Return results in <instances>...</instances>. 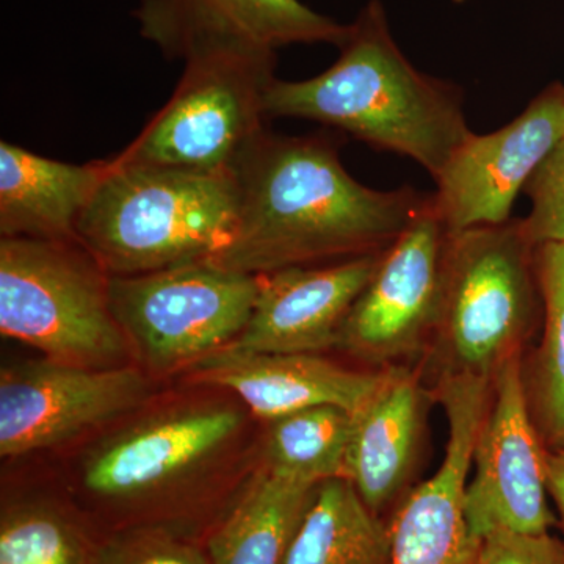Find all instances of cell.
<instances>
[{
    "label": "cell",
    "mask_w": 564,
    "mask_h": 564,
    "mask_svg": "<svg viewBox=\"0 0 564 564\" xmlns=\"http://www.w3.org/2000/svg\"><path fill=\"white\" fill-rule=\"evenodd\" d=\"M239 214L212 262L262 276L381 254L425 206L413 187L375 191L350 176L326 133H259L237 162Z\"/></svg>",
    "instance_id": "1"
},
{
    "label": "cell",
    "mask_w": 564,
    "mask_h": 564,
    "mask_svg": "<svg viewBox=\"0 0 564 564\" xmlns=\"http://www.w3.org/2000/svg\"><path fill=\"white\" fill-rule=\"evenodd\" d=\"M337 47L336 63L313 79H274L263 101L267 117L332 126L375 150L411 159L436 180L473 135L462 88L404 57L380 0L359 11Z\"/></svg>",
    "instance_id": "2"
},
{
    "label": "cell",
    "mask_w": 564,
    "mask_h": 564,
    "mask_svg": "<svg viewBox=\"0 0 564 564\" xmlns=\"http://www.w3.org/2000/svg\"><path fill=\"white\" fill-rule=\"evenodd\" d=\"M109 162L77 226V239L109 276L212 261L231 240L240 198L236 173Z\"/></svg>",
    "instance_id": "3"
},
{
    "label": "cell",
    "mask_w": 564,
    "mask_h": 564,
    "mask_svg": "<svg viewBox=\"0 0 564 564\" xmlns=\"http://www.w3.org/2000/svg\"><path fill=\"white\" fill-rule=\"evenodd\" d=\"M242 423L229 404H187L111 433L82 462L85 514L102 533L163 525L196 536L191 525L210 514L188 491L192 478L220 459Z\"/></svg>",
    "instance_id": "4"
},
{
    "label": "cell",
    "mask_w": 564,
    "mask_h": 564,
    "mask_svg": "<svg viewBox=\"0 0 564 564\" xmlns=\"http://www.w3.org/2000/svg\"><path fill=\"white\" fill-rule=\"evenodd\" d=\"M110 276L79 242L0 239V332L73 366L120 367L128 340L110 306Z\"/></svg>",
    "instance_id": "5"
},
{
    "label": "cell",
    "mask_w": 564,
    "mask_h": 564,
    "mask_svg": "<svg viewBox=\"0 0 564 564\" xmlns=\"http://www.w3.org/2000/svg\"><path fill=\"white\" fill-rule=\"evenodd\" d=\"M533 248L521 220L448 234L434 329L447 375L492 380L518 350L534 314Z\"/></svg>",
    "instance_id": "6"
},
{
    "label": "cell",
    "mask_w": 564,
    "mask_h": 564,
    "mask_svg": "<svg viewBox=\"0 0 564 564\" xmlns=\"http://www.w3.org/2000/svg\"><path fill=\"white\" fill-rule=\"evenodd\" d=\"M184 65L172 98L115 161L228 173L265 131L263 101L276 79V54L215 52Z\"/></svg>",
    "instance_id": "7"
},
{
    "label": "cell",
    "mask_w": 564,
    "mask_h": 564,
    "mask_svg": "<svg viewBox=\"0 0 564 564\" xmlns=\"http://www.w3.org/2000/svg\"><path fill=\"white\" fill-rule=\"evenodd\" d=\"M259 276L203 261L110 276V306L129 348L152 372H172L236 343Z\"/></svg>",
    "instance_id": "8"
},
{
    "label": "cell",
    "mask_w": 564,
    "mask_h": 564,
    "mask_svg": "<svg viewBox=\"0 0 564 564\" xmlns=\"http://www.w3.org/2000/svg\"><path fill=\"white\" fill-rule=\"evenodd\" d=\"M152 386L135 367L95 369L40 359L0 372V455L35 454L117 421L150 399Z\"/></svg>",
    "instance_id": "9"
},
{
    "label": "cell",
    "mask_w": 564,
    "mask_h": 564,
    "mask_svg": "<svg viewBox=\"0 0 564 564\" xmlns=\"http://www.w3.org/2000/svg\"><path fill=\"white\" fill-rule=\"evenodd\" d=\"M492 403L475 443L464 511L478 541L489 533H547V455L529 413L518 352L494 375Z\"/></svg>",
    "instance_id": "10"
},
{
    "label": "cell",
    "mask_w": 564,
    "mask_h": 564,
    "mask_svg": "<svg viewBox=\"0 0 564 564\" xmlns=\"http://www.w3.org/2000/svg\"><path fill=\"white\" fill-rule=\"evenodd\" d=\"M448 234L430 195L402 236L381 254L344 323L339 347L370 361H391L415 350L434 333Z\"/></svg>",
    "instance_id": "11"
},
{
    "label": "cell",
    "mask_w": 564,
    "mask_h": 564,
    "mask_svg": "<svg viewBox=\"0 0 564 564\" xmlns=\"http://www.w3.org/2000/svg\"><path fill=\"white\" fill-rule=\"evenodd\" d=\"M563 137L560 88L538 96L499 131L473 132L434 180L433 207L447 231L510 221L519 193Z\"/></svg>",
    "instance_id": "12"
},
{
    "label": "cell",
    "mask_w": 564,
    "mask_h": 564,
    "mask_svg": "<svg viewBox=\"0 0 564 564\" xmlns=\"http://www.w3.org/2000/svg\"><path fill=\"white\" fill-rule=\"evenodd\" d=\"M133 18L143 39L182 62L215 52L276 54L289 44L339 46L347 33L300 0H140Z\"/></svg>",
    "instance_id": "13"
},
{
    "label": "cell",
    "mask_w": 564,
    "mask_h": 564,
    "mask_svg": "<svg viewBox=\"0 0 564 564\" xmlns=\"http://www.w3.org/2000/svg\"><path fill=\"white\" fill-rule=\"evenodd\" d=\"M381 254L262 274L250 321L231 347L315 355L339 347L344 323Z\"/></svg>",
    "instance_id": "14"
},
{
    "label": "cell",
    "mask_w": 564,
    "mask_h": 564,
    "mask_svg": "<svg viewBox=\"0 0 564 564\" xmlns=\"http://www.w3.org/2000/svg\"><path fill=\"white\" fill-rule=\"evenodd\" d=\"M193 383L236 393L267 422L306 408L333 404L356 414L384 373L356 372L315 352H265L223 348L192 364Z\"/></svg>",
    "instance_id": "15"
},
{
    "label": "cell",
    "mask_w": 564,
    "mask_h": 564,
    "mask_svg": "<svg viewBox=\"0 0 564 564\" xmlns=\"http://www.w3.org/2000/svg\"><path fill=\"white\" fill-rule=\"evenodd\" d=\"M109 161L76 165L0 143V236L9 239H77L82 215L109 173Z\"/></svg>",
    "instance_id": "16"
},
{
    "label": "cell",
    "mask_w": 564,
    "mask_h": 564,
    "mask_svg": "<svg viewBox=\"0 0 564 564\" xmlns=\"http://www.w3.org/2000/svg\"><path fill=\"white\" fill-rule=\"evenodd\" d=\"M423 414V389L417 377L404 369L384 372L377 391L355 414L344 477L375 514L406 485Z\"/></svg>",
    "instance_id": "17"
},
{
    "label": "cell",
    "mask_w": 564,
    "mask_h": 564,
    "mask_svg": "<svg viewBox=\"0 0 564 564\" xmlns=\"http://www.w3.org/2000/svg\"><path fill=\"white\" fill-rule=\"evenodd\" d=\"M317 486L282 477L262 464L203 534L209 563L288 564Z\"/></svg>",
    "instance_id": "18"
},
{
    "label": "cell",
    "mask_w": 564,
    "mask_h": 564,
    "mask_svg": "<svg viewBox=\"0 0 564 564\" xmlns=\"http://www.w3.org/2000/svg\"><path fill=\"white\" fill-rule=\"evenodd\" d=\"M288 564H392L391 530L350 480L332 478L315 489Z\"/></svg>",
    "instance_id": "19"
},
{
    "label": "cell",
    "mask_w": 564,
    "mask_h": 564,
    "mask_svg": "<svg viewBox=\"0 0 564 564\" xmlns=\"http://www.w3.org/2000/svg\"><path fill=\"white\" fill-rule=\"evenodd\" d=\"M104 536L74 505L18 497L0 511V564H102Z\"/></svg>",
    "instance_id": "20"
},
{
    "label": "cell",
    "mask_w": 564,
    "mask_h": 564,
    "mask_svg": "<svg viewBox=\"0 0 564 564\" xmlns=\"http://www.w3.org/2000/svg\"><path fill=\"white\" fill-rule=\"evenodd\" d=\"M263 466L303 484L344 477L355 414L333 404L306 408L270 421Z\"/></svg>",
    "instance_id": "21"
},
{
    "label": "cell",
    "mask_w": 564,
    "mask_h": 564,
    "mask_svg": "<svg viewBox=\"0 0 564 564\" xmlns=\"http://www.w3.org/2000/svg\"><path fill=\"white\" fill-rule=\"evenodd\" d=\"M392 564H477L480 541L462 508L423 497L402 505L391 529Z\"/></svg>",
    "instance_id": "22"
},
{
    "label": "cell",
    "mask_w": 564,
    "mask_h": 564,
    "mask_svg": "<svg viewBox=\"0 0 564 564\" xmlns=\"http://www.w3.org/2000/svg\"><path fill=\"white\" fill-rule=\"evenodd\" d=\"M538 274L545 325L538 370L541 419L549 440L564 447V242L540 245Z\"/></svg>",
    "instance_id": "23"
},
{
    "label": "cell",
    "mask_w": 564,
    "mask_h": 564,
    "mask_svg": "<svg viewBox=\"0 0 564 564\" xmlns=\"http://www.w3.org/2000/svg\"><path fill=\"white\" fill-rule=\"evenodd\" d=\"M102 564H210L199 538L163 525L106 533Z\"/></svg>",
    "instance_id": "24"
},
{
    "label": "cell",
    "mask_w": 564,
    "mask_h": 564,
    "mask_svg": "<svg viewBox=\"0 0 564 564\" xmlns=\"http://www.w3.org/2000/svg\"><path fill=\"white\" fill-rule=\"evenodd\" d=\"M532 202L529 217L522 221L527 239L540 247L564 242V137L524 188Z\"/></svg>",
    "instance_id": "25"
},
{
    "label": "cell",
    "mask_w": 564,
    "mask_h": 564,
    "mask_svg": "<svg viewBox=\"0 0 564 564\" xmlns=\"http://www.w3.org/2000/svg\"><path fill=\"white\" fill-rule=\"evenodd\" d=\"M477 564H564V549L547 533L499 530L480 541Z\"/></svg>",
    "instance_id": "26"
},
{
    "label": "cell",
    "mask_w": 564,
    "mask_h": 564,
    "mask_svg": "<svg viewBox=\"0 0 564 564\" xmlns=\"http://www.w3.org/2000/svg\"><path fill=\"white\" fill-rule=\"evenodd\" d=\"M547 488L554 497L564 525V447L547 455Z\"/></svg>",
    "instance_id": "27"
}]
</instances>
